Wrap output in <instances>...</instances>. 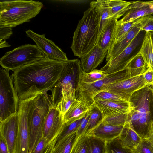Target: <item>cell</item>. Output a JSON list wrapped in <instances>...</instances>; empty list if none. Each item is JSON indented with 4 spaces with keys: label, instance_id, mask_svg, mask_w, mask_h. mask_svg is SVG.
<instances>
[{
    "label": "cell",
    "instance_id": "obj_21",
    "mask_svg": "<svg viewBox=\"0 0 153 153\" xmlns=\"http://www.w3.org/2000/svg\"><path fill=\"white\" fill-rule=\"evenodd\" d=\"M125 126H112L105 124L102 121L88 135L106 141H108L119 137Z\"/></svg>",
    "mask_w": 153,
    "mask_h": 153
},
{
    "label": "cell",
    "instance_id": "obj_41",
    "mask_svg": "<svg viewBox=\"0 0 153 153\" xmlns=\"http://www.w3.org/2000/svg\"><path fill=\"white\" fill-rule=\"evenodd\" d=\"M89 117L90 113L89 111L85 116L82 118L79 127L76 132L77 138L82 134H84L85 129L86 127Z\"/></svg>",
    "mask_w": 153,
    "mask_h": 153
},
{
    "label": "cell",
    "instance_id": "obj_31",
    "mask_svg": "<svg viewBox=\"0 0 153 153\" xmlns=\"http://www.w3.org/2000/svg\"><path fill=\"white\" fill-rule=\"evenodd\" d=\"M107 74L100 69H95L90 72L86 73L82 68L79 75V83H92L105 77Z\"/></svg>",
    "mask_w": 153,
    "mask_h": 153
},
{
    "label": "cell",
    "instance_id": "obj_45",
    "mask_svg": "<svg viewBox=\"0 0 153 153\" xmlns=\"http://www.w3.org/2000/svg\"><path fill=\"white\" fill-rule=\"evenodd\" d=\"M0 153H8L6 142L3 137L1 135L0 136Z\"/></svg>",
    "mask_w": 153,
    "mask_h": 153
},
{
    "label": "cell",
    "instance_id": "obj_22",
    "mask_svg": "<svg viewBox=\"0 0 153 153\" xmlns=\"http://www.w3.org/2000/svg\"><path fill=\"white\" fill-rule=\"evenodd\" d=\"M117 21L114 18L110 19L99 36L97 44L104 51H108L113 42Z\"/></svg>",
    "mask_w": 153,
    "mask_h": 153
},
{
    "label": "cell",
    "instance_id": "obj_19",
    "mask_svg": "<svg viewBox=\"0 0 153 153\" xmlns=\"http://www.w3.org/2000/svg\"><path fill=\"white\" fill-rule=\"evenodd\" d=\"M126 9L127 12L123 17L119 20L123 22H132L142 17L153 14L148 1H138L131 2Z\"/></svg>",
    "mask_w": 153,
    "mask_h": 153
},
{
    "label": "cell",
    "instance_id": "obj_33",
    "mask_svg": "<svg viewBox=\"0 0 153 153\" xmlns=\"http://www.w3.org/2000/svg\"><path fill=\"white\" fill-rule=\"evenodd\" d=\"M138 19L127 22H123L120 20H118L112 43L117 42L123 37L128 32Z\"/></svg>",
    "mask_w": 153,
    "mask_h": 153
},
{
    "label": "cell",
    "instance_id": "obj_1",
    "mask_svg": "<svg viewBox=\"0 0 153 153\" xmlns=\"http://www.w3.org/2000/svg\"><path fill=\"white\" fill-rule=\"evenodd\" d=\"M65 63L47 58L13 71L11 76L19 100L50 90L60 77Z\"/></svg>",
    "mask_w": 153,
    "mask_h": 153
},
{
    "label": "cell",
    "instance_id": "obj_36",
    "mask_svg": "<svg viewBox=\"0 0 153 153\" xmlns=\"http://www.w3.org/2000/svg\"><path fill=\"white\" fill-rule=\"evenodd\" d=\"M82 119L76 120L69 125H67L65 123L63 129L59 135L57 141L60 140L76 132Z\"/></svg>",
    "mask_w": 153,
    "mask_h": 153
},
{
    "label": "cell",
    "instance_id": "obj_16",
    "mask_svg": "<svg viewBox=\"0 0 153 153\" xmlns=\"http://www.w3.org/2000/svg\"><path fill=\"white\" fill-rule=\"evenodd\" d=\"M19 122L18 112L0 122V134L4 139L8 153H15Z\"/></svg>",
    "mask_w": 153,
    "mask_h": 153
},
{
    "label": "cell",
    "instance_id": "obj_38",
    "mask_svg": "<svg viewBox=\"0 0 153 153\" xmlns=\"http://www.w3.org/2000/svg\"><path fill=\"white\" fill-rule=\"evenodd\" d=\"M126 68L135 69H148L149 67L145 62L143 58L139 53L129 62Z\"/></svg>",
    "mask_w": 153,
    "mask_h": 153
},
{
    "label": "cell",
    "instance_id": "obj_12",
    "mask_svg": "<svg viewBox=\"0 0 153 153\" xmlns=\"http://www.w3.org/2000/svg\"><path fill=\"white\" fill-rule=\"evenodd\" d=\"M147 85H148L144 79L143 74L111 84L105 87L103 91H108L129 102L131 96L134 92Z\"/></svg>",
    "mask_w": 153,
    "mask_h": 153
},
{
    "label": "cell",
    "instance_id": "obj_34",
    "mask_svg": "<svg viewBox=\"0 0 153 153\" xmlns=\"http://www.w3.org/2000/svg\"><path fill=\"white\" fill-rule=\"evenodd\" d=\"M88 142V135L82 134L77 138L70 153H87Z\"/></svg>",
    "mask_w": 153,
    "mask_h": 153
},
{
    "label": "cell",
    "instance_id": "obj_39",
    "mask_svg": "<svg viewBox=\"0 0 153 153\" xmlns=\"http://www.w3.org/2000/svg\"><path fill=\"white\" fill-rule=\"evenodd\" d=\"M93 100H103L111 101H125L119 96L106 91H103L96 95Z\"/></svg>",
    "mask_w": 153,
    "mask_h": 153
},
{
    "label": "cell",
    "instance_id": "obj_5",
    "mask_svg": "<svg viewBox=\"0 0 153 153\" xmlns=\"http://www.w3.org/2000/svg\"><path fill=\"white\" fill-rule=\"evenodd\" d=\"M52 106L50 96L47 93L40 94L36 97L34 108L29 119V153H31L43 137L45 120Z\"/></svg>",
    "mask_w": 153,
    "mask_h": 153
},
{
    "label": "cell",
    "instance_id": "obj_37",
    "mask_svg": "<svg viewBox=\"0 0 153 153\" xmlns=\"http://www.w3.org/2000/svg\"><path fill=\"white\" fill-rule=\"evenodd\" d=\"M134 151L135 153H153V145L149 138L143 139Z\"/></svg>",
    "mask_w": 153,
    "mask_h": 153
},
{
    "label": "cell",
    "instance_id": "obj_23",
    "mask_svg": "<svg viewBox=\"0 0 153 153\" xmlns=\"http://www.w3.org/2000/svg\"><path fill=\"white\" fill-rule=\"evenodd\" d=\"M90 7L93 8L100 18L99 36L108 21L114 18L108 0H97L91 1Z\"/></svg>",
    "mask_w": 153,
    "mask_h": 153
},
{
    "label": "cell",
    "instance_id": "obj_42",
    "mask_svg": "<svg viewBox=\"0 0 153 153\" xmlns=\"http://www.w3.org/2000/svg\"><path fill=\"white\" fill-rule=\"evenodd\" d=\"M12 33L11 28L0 27V42L8 39Z\"/></svg>",
    "mask_w": 153,
    "mask_h": 153
},
{
    "label": "cell",
    "instance_id": "obj_44",
    "mask_svg": "<svg viewBox=\"0 0 153 153\" xmlns=\"http://www.w3.org/2000/svg\"><path fill=\"white\" fill-rule=\"evenodd\" d=\"M141 30L146 32L153 33V17L151 15L144 25L143 26Z\"/></svg>",
    "mask_w": 153,
    "mask_h": 153
},
{
    "label": "cell",
    "instance_id": "obj_51",
    "mask_svg": "<svg viewBox=\"0 0 153 153\" xmlns=\"http://www.w3.org/2000/svg\"><path fill=\"white\" fill-rule=\"evenodd\" d=\"M151 87L152 89H153V84L152 85H151Z\"/></svg>",
    "mask_w": 153,
    "mask_h": 153
},
{
    "label": "cell",
    "instance_id": "obj_32",
    "mask_svg": "<svg viewBox=\"0 0 153 153\" xmlns=\"http://www.w3.org/2000/svg\"><path fill=\"white\" fill-rule=\"evenodd\" d=\"M107 153H135L134 151L124 146L119 137L106 141Z\"/></svg>",
    "mask_w": 153,
    "mask_h": 153
},
{
    "label": "cell",
    "instance_id": "obj_14",
    "mask_svg": "<svg viewBox=\"0 0 153 153\" xmlns=\"http://www.w3.org/2000/svg\"><path fill=\"white\" fill-rule=\"evenodd\" d=\"M151 15L139 19L133 25L128 32L117 42L113 43L109 48L106 56L107 62L119 55L130 43L141 30Z\"/></svg>",
    "mask_w": 153,
    "mask_h": 153
},
{
    "label": "cell",
    "instance_id": "obj_25",
    "mask_svg": "<svg viewBox=\"0 0 153 153\" xmlns=\"http://www.w3.org/2000/svg\"><path fill=\"white\" fill-rule=\"evenodd\" d=\"M139 53L149 68L153 70V44L150 32H146Z\"/></svg>",
    "mask_w": 153,
    "mask_h": 153
},
{
    "label": "cell",
    "instance_id": "obj_43",
    "mask_svg": "<svg viewBox=\"0 0 153 153\" xmlns=\"http://www.w3.org/2000/svg\"><path fill=\"white\" fill-rule=\"evenodd\" d=\"M143 76L147 85H152L153 84V70L149 68L143 74Z\"/></svg>",
    "mask_w": 153,
    "mask_h": 153
},
{
    "label": "cell",
    "instance_id": "obj_46",
    "mask_svg": "<svg viewBox=\"0 0 153 153\" xmlns=\"http://www.w3.org/2000/svg\"><path fill=\"white\" fill-rule=\"evenodd\" d=\"M149 104L150 115L152 122L153 121V89L151 87L150 93Z\"/></svg>",
    "mask_w": 153,
    "mask_h": 153
},
{
    "label": "cell",
    "instance_id": "obj_18",
    "mask_svg": "<svg viewBox=\"0 0 153 153\" xmlns=\"http://www.w3.org/2000/svg\"><path fill=\"white\" fill-rule=\"evenodd\" d=\"M108 51L102 49L97 44L89 52L80 58V65L83 71L90 72L102 62Z\"/></svg>",
    "mask_w": 153,
    "mask_h": 153
},
{
    "label": "cell",
    "instance_id": "obj_4",
    "mask_svg": "<svg viewBox=\"0 0 153 153\" xmlns=\"http://www.w3.org/2000/svg\"><path fill=\"white\" fill-rule=\"evenodd\" d=\"M43 7L42 2L33 0L1 1L0 27L12 28L29 22Z\"/></svg>",
    "mask_w": 153,
    "mask_h": 153
},
{
    "label": "cell",
    "instance_id": "obj_40",
    "mask_svg": "<svg viewBox=\"0 0 153 153\" xmlns=\"http://www.w3.org/2000/svg\"><path fill=\"white\" fill-rule=\"evenodd\" d=\"M49 143L47 140L43 137L31 153H45Z\"/></svg>",
    "mask_w": 153,
    "mask_h": 153
},
{
    "label": "cell",
    "instance_id": "obj_9",
    "mask_svg": "<svg viewBox=\"0 0 153 153\" xmlns=\"http://www.w3.org/2000/svg\"><path fill=\"white\" fill-rule=\"evenodd\" d=\"M82 68L80 61L78 59L68 60L65 62L61 76L50 91V96L53 106L56 107L59 102L63 92L76 89L79 82Z\"/></svg>",
    "mask_w": 153,
    "mask_h": 153
},
{
    "label": "cell",
    "instance_id": "obj_26",
    "mask_svg": "<svg viewBox=\"0 0 153 153\" xmlns=\"http://www.w3.org/2000/svg\"><path fill=\"white\" fill-rule=\"evenodd\" d=\"M77 138L75 132L57 141L51 153H70Z\"/></svg>",
    "mask_w": 153,
    "mask_h": 153
},
{
    "label": "cell",
    "instance_id": "obj_11",
    "mask_svg": "<svg viewBox=\"0 0 153 153\" xmlns=\"http://www.w3.org/2000/svg\"><path fill=\"white\" fill-rule=\"evenodd\" d=\"M146 33L141 30L119 55L107 62L100 70L105 74H109L125 69L129 62L139 53Z\"/></svg>",
    "mask_w": 153,
    "mask_h": 153
},
{
    "label": "cell",
    "instance_id": "obj_35",
    "mask_svg": "<svg viewBox=\"0 0 153 153\" xmlns=\"http://www.w3.org/2000/svg\"><path fill=\"white\" fill-rule=\"evenodd\" d=\"M128 114H119L108 117L104 118L102 121L105 124L112 126H124L127 123Z\"/></svg>",
    "mask_w": 153,
    "mask_h": 153
},
{
    "label": "cell",
    "instance_id": "obj_28",
    "mask_svg": "<svg viewBox=\"0 0 153 153\" xmlns=\"http://www.w3.org/2000/svg\"><path fill=\"white\" fill-rule=\"evenodd\" d=\"M90 117L84 134L88 135L103 120L102 114L100 110L93 105L89 110Z\"/></svg>",
    "mask_w": 153,
    "mask_h": 153
},
{
    "label": "cell",
    "instance_id": "obj_7",
    "mask_svg": "<svg viewBox=\"0 0 153 153\" xmlns=\"http://www.w3.org/2000/svg\"><path fill=\"white\" fill-rule=\"evenodd\" d=\"M48 58L36 45L26 44L6 52L0 59L2 67L14 71L25 65Z\"/></svg>",
    "mask_w": 153,
    "mask_h": 153
},
{
    "label": "cell",
    "instance_id": "obj_50",
    "mask_svg": "<svg viewBox=\"0 0 153 153\" xmlns=\"http://www.w3.org/2000/svg\"><path fill=\"white\" fill-rule=\"evenodd\" d=\"M151 37H152V43L153 44V33H151Z\"/></svg>",
    "mask_w": 153,
    "mask_h": 153
},
{
    "label": "cell",
    "instance_id": "obj_49",
    "mask_svg": "<svg viewBox=\"0 0 153 153\" xmlns=\"http://www.w3.org/2000/svg\"><path fill=\"white\" fill-rule=\"evenodd\" d=\"M148 3L149 7L153 13V1H148Z\"/></svg>",
    "mask_w": 153,
    "mask_h": 153
},
{
    "label": "cell",
    "instance_id": "obj_29",
    "mask_svg": "<svg viewBox=\"0 0 153 153\" xmlns=\"http://www.w3.org/2000/svg\"><path fill=\"white\" fill-rule=\"evenodd\" d=\"M87 153H107L106 141L95 137L88 135Z\"/></svg>",
    "mask_w": 153,
    "mask_h": 153
},
{
    "label": "cell",
    "instance_id": "obj_8",
    "mask_svg": "<svg viewBox=\"0 0 153 153\" xmlns=\"http://www.w3.org/2000/svg\"><path fill=\"white\" fill-rule=\"evenodd\" d=\"M9 70H0V122L18 112L19 100Z\"/></svg>",
    "mask_w": 153,
    "mask_h": 153
},
{
    "label": "cell",
    "instance_id": "obj_17",
    "mask_svg": "<svg viewBox=\"0 0 153 153\" xmlns=\"http://www.w3.org/2000/svg\"><path fill=\"white\" fill-rule=\"evenodd\" d=\"M93 105L101 112L103 119L115 115L128 114L131 109L129 102L95 100Z\"/></svg>",
    "mask_w": 153,
    "mask_h": 153
},
{
    "label": "cell",
    "instance_id": "obj_15",
    "mask_svg": "<svg viewBox=\"0 0 153 153\" xmlns=\"http://www.w3.org/2000/svg\"><path fill=\"white\" fill-rule=\"evenodd\" d=\"M64 124L63 116L56 108L52 106L45 120L43 137L49 143L57 138L63 129Z\"/></svg>",
    "mask_w": 153,
    "mask_h": 153
},
{
    "label": "cell",
    "instance_id": "obj_24",
    "mask_svg": "<svg viewBox=\"0 0 153 153\" xmlns=\"http://www.w3.org/2000/svg\"><path fill=\"white\" fill-rule=\"evenodd\" d=\"M119 137L123 145L134 151L143 139L127 123L125 125Z\"/></svg>",
    "mask_w": 153,
    "mask_h": 153
},
{
    "label": "cell",
    "instance_id": "obj_6",
    "mask_svg": "<svg viewBox=\"0 0 153 153\" xmlns=\"http://www.w3.org/2000/svg\"><path fill=\"white\" fill-rule=\"evenodd\" d=\"M130 69L126 68L119 71L107 74L103 78L92 83H79L76 89V99L83 100L89 105H93V98L109 85L137 76Z\"/></svg>",
    "mask_w": 153,
    "mask_h": 153
},
{
    "label": "cell",
    "instance_id": "obj_48",
    "mask_svg": "<svg viewBox=\"0 0 153 153\" xmlns=\"http://www.w3.org/2000/svg\"><path fill=\"white\" fill-rule=\"evenodd\" d=\"M0 48L9 47L10 46V45L5 40L0 42Z\"/></svg>",
    "mask_w": 153,
    "mask_h": 153
},
{
    "label": "cell",
    "instance_id": "obj_2",
    "mask_svg": "<svg viewBox=\"0 0 153 153\" xmlns=\"http://www.w3.org/2000/svg\"><path fill=\"white\" fill-rule=\"evenodd\" d=\"M100 18L92 8L84 12L73 37L71 48L74 55L79 58L85 55L97 45Z\"/></svg>",
    "mask_w": 153,
    "mask_h": 153
},
{
    "label": "cell",
    "instance_id": "obj_20",
    "mask_svg": "<svg viewBox=\"0 0 153 153\" xmlns=\"http://www.w3.org/2000/svg\"><path fill=\"white\" fill-rule=\"evenodd\" d=\"M92 105H89L84 100L76 99L64 115V123L69 125L82 119L90 110Z\"/></svg>",
    "mask_w": 153,
    "mask_h": 153
},
{
    "label": "cell",
    "instance_id": "obj_30",
    "mask_svg": "<svg viewBox=\"0 0 153 153\" xmlns=\"http://www.w3.org/2000/svg\"><path fill=\"white\" fill-rule=\"evenodd\" d=\"M111 12L114 18L117 19L124 15L126 8L131 2L121 0H108Z\"/></svg>",
    "mask_w": 153,
    "mask_h": 153
},
{
    "label": "cell",
    "instance_id": "obj_10",
    "mask_svg": "<svg viewBox=\"0 0 153 153\" xmlns=\"http://www.w3.org/2000/svg\"><path fill=\"white\" fill-rule=\"evenodd\" d=\"M37 96L19 101L18 111V126L15 153H29V119L34 108Z\"/></svg>",
    "mask_w": 153,
    "mask_h": 153
},
{
    "label": "cell",
    "instance_id": "obj_3",
    "mask_svg": "<svg viewBox=\"0 0 153 153\" xmlns=\"http://www.w3.org/2000/svg\"><path fill=\"white\" fill-rule=\"evenodd\" d=\"M150 88V85H147L135 91L129 101L131 108L127 123L142 139L149 138L152 122L149 104Z\"/></svg>",
    "mask_w": 153,
    "mask_h": 153
},
{
    "label": "cell",
    "instance_id": "obj_47",
    "mask_svg": "<svg viewBox=\"0 0 153 153\" xmlns=\"http://www.w3.org/2000/svg\"><path fill=\"white\" fill-rule=\"evenodd\" d=\"M149 138L153 145V121L151 124Z\"/></svg>",
    "mask_w": 153,
    "mask_h": 153
},
{
    "label": "cell",
    "instance_id": "obj_13",
    "mask_svg": "<svg viewBox=\"0 0 153 153\" xmlns=\"http://www.w3.org/2000/svg\"><path fill=\"white\" fill-rule=\"evenodd\" d=\"M26 33L48 58L64 62L68 60L66 54L53 41L46 38L45 34H39L30 30L26 31Z\"/></svg>",
    "mask_w": 153,
    "mask_h": 153
},
{
    "label": "cell",
    "instance_id": "obj_27",
    "mask_svg": "<svg viewBox=\"0 0 153 153\" xmlns=\"http://www.w3.org/2000/svg\"><path fill=\"white\" fill-rule=\"evenodd\" d=\"M76 89L62 94L61 100L55 107L63 116L67 112L71 105L76 100Z\"/></svg>",
    "mask_w": 153,
    "mask_h": 153
}]
</instances>
